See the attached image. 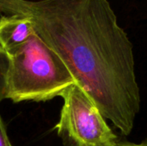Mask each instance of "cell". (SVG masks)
<instances>
[{
    "label": "cell",
    "instance_id": "1",
    "mask_svg": "<svg viewBox=\"0 0 147 146\" xmlns=\"http://www.w3.org/2000/svg\"><path fill=\"white\" fill-rule=\"evenodd\" d=\"M0 13L28 18L102 116L132 133L141 103L134 46L109 0H0Z\"/></svg>",
    "mask_w": 147,
    "mask_h": 146
},
{
    "label": "cell",
    "instance_id": "2",
    "mask_svg": "<svg viewBox=\"0 0 147 146\" xmlns=\"http://www.w3.org/2000/svg\"><path fill=\"white\" fill-rule=\"evenodd\" d=\"M7 56L4 99L15 103L47 102L76 83L63 61L35 31L27 43Z\"/></svg>",
    "mask_w": 147,
    "mask_h": 146
},
{
    "label": "cell",
    "instance_id": "3",
    "mask_svg": "<svg viewBox=\"0 0 147 146\" xmlns=\"http://www.w3.org/2000/svg\"><path fill=\"white\" fill-rule=\"evenodd\" d=\"M61 97L63 106L54 130L63 146H117V135L78 84H71Z\"/></svg>",
    "mask_w": 147,
    "mask_h": 146
},
{
    "label": "cell",
    "instance_id": "4",
    "mask_svg": "<svg viewBox=\"0 0 147 146\" xmlns=\"http://www.w3.org/2000/svg\"><path fill=\"white\" fill-rule=\"evenodd\" d=\"M32 22L18 15L0 16V47L8 55L28 41L34 34Z\"/></svg>",
    "mask_w": 147,
    "mask_h": 146
},
{
    "label": "cell",
    "instance_id": "5",
    "mask_svg": "<svg viewBox=\"0 0 147 146\" xmlns=\"http://www.w3.org/2000/svg\"><path fill=\"white\" fill-rule=\"evenodd\" d=\"M8 65L9 58L0 47V102L4 99V79Z\"/></svg>",
    "mask_w": 147,
    "mask_h": 146
},
{
    "label": "cell",
    "instance_id": "6",
    "mask_svg": "<svg viewBox=\"0 0 147 146\" xmlns=\"http://www.w3.org/2000/svg\"><path fill=\"white\" fill-rule=\"evenodd\" d=\"M0 146H13L9 141L5 125L0 114Z\"/></svg>",
    "mask_w": 147,
    "mask_h": 146
},
{
    "label": "cell",
    "instance_id": "7",
    "mask_svg": "<svg viewBox=\"0 0 147 146\" xmlns=\"http://www.w3.org/2000/svg\"><path fill=\"white\" fill-rule=\"evenodd\" d=\"M117 146H147V138L140 143H134L129 141H119Z\"/></svg>",
    "mask_w": 147,
    "mask_h": 146
}]
</instances>
